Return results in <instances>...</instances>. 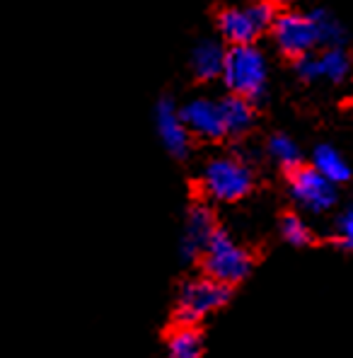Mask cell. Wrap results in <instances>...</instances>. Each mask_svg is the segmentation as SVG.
Wrapping results in <instances>:
<instances>
[{"label":"cell","instance_id":"obj_1","mask_svg":"<svg viewBox=\"0 0 353 358\" xmlns=\"http://www.w3.org/2000/svg\"><path fill=\"white\" fill-rule=\"evenodd\" d=\"M228 85L230 94L245 99H259L266 90L268 80V66L266 59L254 44L233 46L225 54L223 76H220Z\"/></svg>","mask_w":353,"mask_h":358},{"label":"cell","instance_id":"obj_2","mask_svg":"<svg viewBox=\"0 0 353 358\" xmlns=\"http://www.w3.org/2000/svg\"><path fill=\"white\" fill-rule=\"evenodd\" d=\"M203 266H206L208 278L230 288L250 273L252 257L225 230L218 228L213 238H210L208 247L203 250Z\"/></svg>","mask_w":353,"mask_h":358},{"label":"cell","instance_id":"obj_3","mask_svg":"<svg viewBox=\"0 0 353 358\" xmlns=\"http://www.w3.org/2000/svg\"><path fill=\"white\" fill-rule=\"evenodd\" d=\"M252 170L240 157H213L201 175V187L215 201H240L252 192Z\"/></svg>","mask_w":353,"mask_h":358},{"label":"cell","instance_id":"obj_4","mask_svg":"<svg viewBox=\"0 0 353 358\" xmlns=\"http://www.w3.org/2000/svg\"><path fill=\"white\" fill-rule=\"evenodd\" d=\"M276 20V8L266 0H254L247 8H225L218 15V29L233 46L254 44V39Z\"/></svg>","mask_w":353,"mask_h":358},{"label":"cell","instance_id":"obj_5","mask_svg":"<svg viewBox=\"0 0 353 358\" xmlns=\"http://www.w3.org/2000/svg\"><path fill=\"white\" fill-rule=\"evenodd\" d=\"M228 296H230V288L208 276L189 281L182 288V293H179V303H177L179 324H194L199 320H203L213 310H218L220 305H225Z\"/></svg>","mask_w":353,"mask_h":358},{"label":"cell","instance_id":"obj_6","mask_svg":"<svg viewBox=\"0 0 353 358\" xmlns=\"http://www.w3.org/2000/svg\"><path fill=\"white\" fill-rule=\"evenodd\" d=\"M273 39L283 54L300 59L305 54H312L319 44L317 27H315L312 13H281L276 15L271 24Z\"/></svg>","mask_w":353,"mask_h":358},{"label":"cell","instance_id":"obj_7","mask_svg":"<svg viewBox=\"0 0 353 358\" xmlns=\"http://www.w3.org/2000/svg\"><path fill=\"white\" fill-rule=\"evenodd\" d=\"M291 194L308 210H326L336 201L334 184L324 179L315 167H298L291 172Z\"/></svg>","mask_w":353,"mask_h":358},{"label":"cell","instance_id":"obj_8","mask_svg":"<svg viewBox=\"0 0 353 358\" xmlns=\"http://www.w3.org/2000/svg\"><path fill=\"white\" fill-rule=\"evenodd\" d=\"M155 129L160 136L162 145L175 157H184L192 145V134L182 119V112L175 107L172 99H162L155 109Z\"/></svg>","mask_w":353,"mask_h":358},{"label":"cell","instance_id":"obj_9","mask_svg":"<svg viewBox=\"0 0 353 358\" xmlns=\"http://www.w3.org/2000/svg\"><path fill=\"white\" fill-rule=\"evenodd\" d=\"M182 119L187 124L189 134L199 138L215 141L225 136L223 117H220V102L208 97H196L182 107Z\"/></svg>","mask_w":353,"mask_h":358},{"label":"cell","instance_id":"obj_10","mask_svg":"<svg viewBox=\"0 0 353 358\" xmlns=\"http://www.w3.org/2000/svg\"><path fill=\"white\" fill-rule=\"evenodd\" d=\"M215 218L210 213L208 206L203 203H196L192 206L187 215V228H184V238L182 245H179V252L187 262L196 259L199 255H203V250L208 247L210 238L215 235Z\"/></svg>","mask_w":353,"mask_h":358},{"label":"cell","instance_id":"obj_11","mask_svg":"<svg viewBox=\"0 0 353 358\" xmlns=\"http://www.w3.org/2000/svg\"><path fill=\"white\" fill-rule=\"evenodd\" d=\"M225 54L228 51L218 44L215 39H203L194 46L192 51V71L199 80H213L223 76Z\"/></svg>","mask_w":353,"mask_h":358},{"label":"cell","instance_id":"obj_12","mask_svg":"<svg viewBox=\"0 0 353 358\" xmlns=\"http://www.w3.org/2000/svg\"><path fill=\"white\" fill-rule=\"evenodd\" d=\"M220 117H223L225 134L240 136L245 131H250L252 121H254V109H252L250 99L230 94V97L220 99Z\"/></svg>","mask_w":353,"mask_h":358},{"label":"cell","instance_id":"obj_13","mask_svg":"<svg viewBox=\"0 0 353 358\" xmlns=\"http://www.w3.org/2000/svg\"><path fill=\"white\" fill-rule=\"evenodd\" d=\"M312 167L319 172L324 179H329L331 184H341V182H349L351 177V167L349 162L341 157V152L331 145H319L315 148L312 155Z\"/></svg>","mask_w":353,"mask_h":358},{"label":"cell","instance_id":"obj_14","mask_svg":"<svg viewBox=\"0 0 353 358\" xmlns=\"http://www.w3.org/2000/svg\"><path fill=\"white\" fill-rule=\"evenodd\" d=\"M167 354L170 358H199L201 356V334L192 324H179L167 336Z\"/></svg>","mask_w":353,"mask_h":358},{"label":"cell","instance_id":"obj_15","mask_svg":"<svg viewBox=\"0 0 353 358\" xmlns=\"http://www.w3.org/2000/svg\"><path fill=\"white\" fill-rule=\"evenodd\" d=\"M317 66L319 78H326L331 83H341L351 71V59L344 51V46H331V49H324L317 56Z\"/></svg>","mask_w":353,"mask_h":358},{"label":"cell","instance_id":"obj_16","mask_svg":"<svg viewBox=\"0 0 353 358\" xmlns=\"http://www.w3.org/2000/svg\"><path fill=\"white\" fill-rule=\"evenodd\" d=\"M312 20H315V27H317L319 44H324L326 49L344 44V39H346L344 27H341V22L334 17V15H329L326 10H315Z\"/></svg>","mask_w":353,"mask_h":358},{"label":"cell","instance_id":"obj_17","mask_svg":"<svg viewBox=\"0 0 353 358\" xmlns=\"http://www.w3.org/2000/svg\"><path fill=\"white\" fill-rule=\"evenodd\" d=\"M268 155H271L278 165L288 167L291 172L300 167V148L295 145V141H291L283 134L271 136V141H268Z\"/></svg>","mask_w":353,"mask_h":358},{"label":"cell","instance_id":"obj_18","mask_svg":"<svg viewBox=\"0 0 353 358\" xmlns=\"http://www.w3.org/2000/svg\"><path fill=\"white\" fill-rule=\"evenodd\" d=\"M281 233L291 245H308V240H310V230L305 228V223L298 215H286V218H283Z\"/></svg>","mask_w":353,"mask_h":358},{"label":"cell","instance_id":"obj_19","mask_svg":"<svg viewBox=\"0 0 353 358\" xmlns=\"http://www.w3.org/2000/svg\"><path fill=\"white\" fill-rule=\"evenodd\" d=\"M295 73H298L303 80L312 83L319 80V66H317V56L315 54H305L300 59H295Z\"/></svg>","mask_w":353,"mask_h":358},{"label":"cell","instance_id":"obj_20","mask_svg":"<svg viewBox=\"0 0 353 358\" xmlns=\"http://www.w3.org/2000/svg\"><path fill=\"white\" fill-rule=\"evenodd\" d=\"M336 230H339V240L344 247H351L353 250V208L344 210L339 215V223H336Z\"/></svg>","mask_w":353,"mask_h":358},{"label":"cell","instance_id":"obj_21","mask_svg":"<svg viewBox=\"0 0 353 358\" xmlns=\"http://www.w3.org/2000/svg\"><path fill=\"white\" fill-rule=\"evenodd\" d=\"M266 3H273V0H266Z\"/></svg>","mask_w":353,"mask_h":358}]
</instances>
